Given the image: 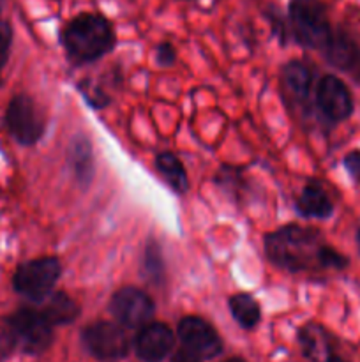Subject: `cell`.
I'll use <instances>...</instances> for the list:
<instances>
[{"mask_svg":"<svg viewBox=\"0 0 360 362\" xmlns=\"http://www.w3.org/2000/svg\"><path fill=\"white\" fill-rule=\"evenodd\" d=\"M281 83L284 94L292 99L295 105L306 103L309 99L311 85H313V73L309 67L300 60H292L286 64L281 71Z\"/></svg>","mask_w":360,"mask_h":362,"instance_id":"13","label":"cell"},{"mask_svg":"<svg viewBox=\"0 0 360 362\" xmlns=\"http://www.w3.org/2000/svg\"><path fill=\"white\" fill-rule=\"evenodd\" d=\"M60 42L67 59L76 64H90L108 55L116 45L113 23L99 13H80L60 30Z\"/></svg>","mask_w":360,"mask_h":362,"instance_id":"1","label":"cell"},{"mask_svg":"<svg viewBox=\"0 0 360 362\" xmlns=\"http://www.w3.org/2000/svg\"><path fill=\"white\" fill-rule=\"evenodd\" d=\"M265 255L279 269L289 272L307 271L313 265L320 267L321 235L313 228L286 225L265 235Z\"/></svg>","mask_w":360,"mask_h":362,"instance_id":"2","label":"cell"},{"mask_svg":"<svg viewBox=\"0 0 360 362\" xmlns=\"http://www.w3.org/2000/svg\"><path fill=\"white\" fill-rule=\"evenodd\" d=\"M299 341L304 356L313 362H327L334 354L330 345V336L323 327L316 324L304 325L299 331Z\"/></svg>","mask_w":360,"mask_h":362,"instance_id":"16","label":"cell"},{"mask_svg":"<svg viewBox=\"0 0 360 362\" xmlns=\"http://www.w3.org/2000/svg\"><path fill=\"white\" fill-rule=\"evenodd\" d=\"M348 267V258L342 253H339L335 247L328 246V244H323L320 251V269H337V271H342V269Z\"/></svg>","mask_w":360,"mask_h":362,"instance_id":"21","label":"cell"},{"mask_svg":"<svg viewBox=\"0 0 360 362\" xmlns=\"http://www.w3.org/2000/svg\"><path fill=\"white\" fill-rule=\"evenodd\" d=\"M11 45H13V27L9 21L0 20V71L4 69L9 59Z\"/></svg>","mask_w":360,"mask_h":362,"instance_id":"23","label":"cell"},{"mask_svg":"<svg viewBox=\"0 0 360 362\" xmlns=\"http://www.w3.org/2000/svg\"><path fill=\"white\" fill-rule=\"evenodd\" d=\"M13 345V338H11L9 331H7V325H4V327H0V356L7 354V350Z\"/></svg>","mask_w":360,"mask_h":362,"instance_id":"26","label":"cell"},{"mask_svg":"<svg viewBox=\"0 0 360 362\" xmlns=\"http://www.w3.org/2000/svg\"><path fill=\"white\" fill-rule=\"evenodd\" d=\"M169 362H201V361L198 359V357H194L193 354L186 352V350H180V352L173 354Z\"/></svg>","mask_w":360,"mask_h":362,"instance_id":"27","label":"cell"},{"mask_svg":"<svg viewBox=\"0 0 360 362\" xmlns=\"http://www.w3.org/2000/svg\"><path fill=\"white\" fill-rule=\"evenodd\" d=\"M80 92L94 108H104L108 105V95L95 85H88V81H80Z\"/></svg>","mask_w":360,"mask_h":362,"instance_id":"22","label":"cell"},{"mask_svg":"<svg viewBox=\"0 0 360 362\" xmlns=\"http://www.w3.org/2000/svg\"><path fill=\"white\" fill-rule=\"evenodd\" d=\"M81 308L76 300L66 292H56L48 297L46 306L42 310V315L46 320L55 327V325H69L80 317Z\"/></svg>","mask_w":360,"mask_h":362,"instance_id":"17","label":"cell"},{"mask_svg":"<svg viewBox=\"0 0 360 362\" xmlns=\"http://www.w3.org/2000/svg\"><path fill=\"white\" fill-rule=\"evenodd\" d=\"M342 166H344L346 173L353 180V184L356 187H360V151L348 152L344 156V159H342Z\"/></svg>","mask_w":360,"mask_h":362,"instance_id":"25","label":"cell"},{"mask_svg":"<svg viewBox=\"0 0 360 362\" xmlns=\"http://www.w3.org/2000/svg\"><path fill=\"white\" fill-rule=\"evenodd\" d=\"M81 343L92 357L102 362H115L127 357L131 341L122 325L115 322H92L81 331Z\"/></svg>","mask_w":360,"mask_h":362,"instance_id":"7","label":"cell"},{"mask_svg":"<svg viewBox=\"0 0 360 362\" xmlns=\"http://www.w3.org/2000/svg\"><path fill=\"white\" fill-rule=\"evenodd\" d=\"M352 74L360 81V39H356V59H355V66H353Z\"/></svg>","mask_w":360,"mask_h":362,"instance_id":"28","label":"cell"},{"mask_svg":"<svg viewBox=\"0 0 360 362\" xmlns=\"http://www.w3.org/2000/svg\"><path fill=\"white\" fill-rule=\"evenodd\" d=\"M288 25L293 41L307 49L323 52L334 34L327 7L321 0H289Z\"/></svg>","mask_w":360,"mask_h":362,"instance_id":"3","label":"cell"},{"mask_svg":"<svg viewBox=\"0 0 360 362\" xmlns=\"http://www.w3.org/2000/svg\"><path fill=\"white\" fill-rule=\"evenodd\" d=\"M175 332L161 322H150L134 336V354L143 362H162L175 346Z\"/></svg>","mask_w":360,"mask_h":362,"instance_id":"11","label":"cell"},{"mask_svg":"<svg viewBox=\"0 0 360 362\" xmlns=\"http://www.w3.org/2000/svg\"><path fill=\"white\" fill-rule=\"evenodd\" d=\"M176 338L186 352L193 354L200 361L214 359L222 352L221 336L214 325L201 317H184L176 325Z\"/></svg>","mask_w":360,"mask_h":362,"instance_id":"9","label":"cell"},{"mask_svg":"<svg viewBox=\"0 0 360 362\" xmlns=\"http://www.w3.org/2000/svg\"><path fill=\"white\" fill-rule=\"evenodd\" d=\"M67 163L76 180L88 186L94 179V151L92 144L85 136H78L67 148Z\"/></svg>","mask_w":360,"mask_h":362,"instance_id":"15","label":"cell"},{"mask_svg":"<svg viewBox=\"0 0 360 362\" xmlns=\"http://www.w3.org/2000/svg\"><path fill=\"white\" fill-rule=\"evenodd\" d=\"M155 62L161 67H169L176 62V49L169 41H162L154 49Z\"/></svg>","mask_w":360,"mask_h":362,"instance_id":"24","label":"cell"},{"mask_svg":"<svg viewBox=\"0 0 360 362\" xmlns=\"http://www.w3.org/2000/svg\"><path fill=\"white\" fill-rule=\"evenodd\" d=\"M184 2H189V0H184Z\"/></svg>","mask_w":360,"mask_h":362,"instance_id":"32","label":"cell"},{"mask_svg":"<svg viewBox=\"0 0 360 362\" xmlns=\"http://www.w3.org/2000/svg\"><path fill=\"white\" fill-rule=\"evenodd\" d=\"M7 331L14 345L23 352L37 356L46 352L53 343V325L46 320L42 311L20 308L7 318Z\"/></svg>","mask_w":360,"mask_h":362,"instance_id":"5","label":"cell"},{"mask_svg":"<svg viewBox=\"0 0 360 362\" xmlns=\"http://www.w3.org/2000/svg\"><path fill=\"white\" fill-rule=\"evenodd\" d=\"M0 2H2V0H0Z\"/></svg>","mask_w":360,"mask_h":362,"instance_id":"33","label":"cell"},{"mask_svg":"<svg viewBox=\"0 0 360 362\" xmlns=\"http://www.w3.org/2000/svg\"><path fill=\"white\" fill-rule=\"evenodd\" d=\"M109 313L124 329H138L150 324L155 304L148 293L136 286H122L109 300Z\"/></svg>","mask_w":360,"mask_h":362,"instance_id":"8","label":"cell"},{"mask_svg":"<svg viewBox=\"0 0 360 362\" xmlns=\"http://www.w3.org/2000/svg\"><path fill=\"white\" fill-rule=\"evenodd\" d=\"M327 362H348V361H346L344 359V357H341V356H339V354H332V356L330 357H328V361Z\"/></svg>","mask_w":360,"mask_h":362,"instance_id":"29","label":"cell"},{"mask_svg":"<svg viewBox=\"0 0 360 362\" xmlns=\"http://www.w3.org/2000/svg\"><path fill=\"white\" fill-rule=\"evenodd\" d=\"M323 57L335 69L352 73L356 59V39L344 30H334L330 41L323 48Z\"/></svg>","mask_w":360,"mask_h":362,"instance_id":"14","label":"cell"},{"mask_svg":"<svg viewBox=\"0 0 360 362\" xmlns=\"http://www.w3.org/2000/svg\"><path fill=\"white\" fill-rule=\"evenodd\" d=\"M224 362H246L244 359H240V357H232V359L224 361Z\"/></svg>","mask_w":360,"mask_h":362,"instance_id":"30","label":"cell"},{"mask_svg":"<svg viewBox=\"0 0 360 362\" xmlns=\"http://www.w3.org/2000/svg\"><path fill=\"white\" fill-rule=\"evenodd\" d=\"M300 216L307 219H328L334 214V204L327 191L316 182H307L295 200Z\"/></svg>","mask_w":360,"mask_h":362,"instance_id":"12","label":"cell"},{"mask_svg":"<svg viewBox=\"0 0 360 362\" xmlns=\"http://www.w3.org/2000/svg\"><path fill=\"white\" fill-rule=\"evenodd\" d=\"M155 168L161 173L164 182L172 187L175 193L184 194L189 189V177H187L186 168L182 161L172 152H161L155 158Z\"/></svg>","mask_w":360,"mask_h":362,"instance_id":"18","label":"cell"},{"mask_svg":"<svg viewBox=\"0 0 360 362\" xmlns=\"http://www.w3.org/2000/svg\"><path fill=\"white\" fill-rule=\"evenodd\" d=\"M60 274H62V265H60L59 258H34L16 269L13 276V288L20 296L39 303L52 296Z\"/></svg>","mask_w":360,"mask_h":362,"instance_id":"4","label":"cell"},{"mask_svg":"<svg viewBox=\"0 0 360 362\" xmlns=\"http://www.w3.org/2000/svg\"><path fill=\"white\" fill-rule=\"evenodd\" d=\"M6 127L20 145H35L46 131L44 113L30 95L18 94L7 105Z\"/></svg>","mask_w":360,"mask_h":362,"instance_id":"6","label":"cell"},{"mask_svg":"<svg viewBox=\"0 0 360 362\" xmlns=\"http://www.w3.org/2000/svg\"><path fill=\"white\" fill-rule=\"evenodd\" d=\"M356 243H359V247H360V228H359V232H356Z\"/></svg>","mask_w":360,"mask_h":362,"instance_id":"31","label":"cell"},{"mask_svg":"<svg viewBox=\"0 0 360 362\" xmlns=\"http://www.w3.org/2000/svg\"><path fill=\"white\" fill-rule=\"evenodd\" d=\"M229 311H232V317L235 318L236 324L242 329H251L256 327L261 320V308L260 303L254 299V296L251 293H235V296L229 297L228 300Z\"/></svg>","mask_w":360,"mask_h":362,"instance_id":"19","label":"cell"},{"mask_svg":"<svg viewBox=\"0 0 360 362\" xmlns=\"http://www.w3.org/2000/svg\"><path fill=\"white\" fill-rule=\"evenodd\" d=\"M316 106L330 122H344L355 108L353 95L344 81L335 74H325L316 85Z\"/></svg>","mask_w":360,"mask_h":362,"instance_id":"10","label":"cell"},{"mask_svg":"<svg viewBox=\"0 0 360 362\" xmlns=\"http://www.w3.org/2000/svg\"><path fill=\"white\" fill-rule=\"evenodd\" d=\"M143 272L148 281L154 285H161L166 278V264L162 257V250L157 240L150 239L147 243L143 253Z\"/></svg>","mask_w":360,"mask_h":362,"instance_id":"20","label":"cell"}]
</instances>
